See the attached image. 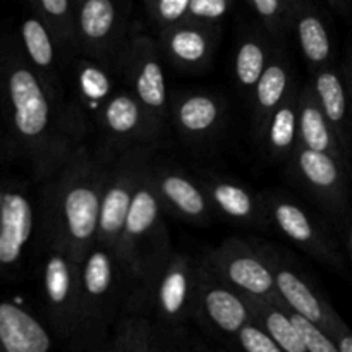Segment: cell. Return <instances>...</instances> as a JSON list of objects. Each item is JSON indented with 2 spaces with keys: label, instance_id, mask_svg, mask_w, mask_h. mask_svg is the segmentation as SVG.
Returning a JSON list of instances; mask_svg holds the SVG:
<instances>
[{
  "label": "cell",
  "instance_id": "1f68e13d",
  "mask_svg": "<svg viewBox=\"0 0 352 352\" xmlns=\"http://www.w3.org/2000/svg\"><path fill=\"white\" fill-rule=\"evenodd\" d=\"M256 12L265 30L274 36H280L291 30L296 0H248Z\"/></svg>",
  "mask_w": 352,
  "mask_h": 352
},
{
  "label": "cell",
  "instance_id": "7a4b0ae2",
  "mask_svg": "<svg viewBox=\"0 0 352 352\" xmlns=\"http://www.w3.org/2000/svg\"><path fill=\"white\" fill-rule=\"evenodd\" d=\"M105 148L81 146L47 179L38 201V230L43 248H55L81 261L96 244L100 201L110 162Z\"/></svg>",
  "mask_w": 352,
  "mask_h": 352
},
{
  "label": "cell",
  "instance_id": "8992f818",
  "mask_svg": "<svg viewBox=\"0 0 352 352\" xmlns=\"http://www.w3.org/2000/svg\"><path fill=\"white\" fill-rule=\"evenodd\" d=\"M256 246L260 248L274 272L280 301L294 311L318 323L336 342L339 352H352V330L349 325L330 305L329 299L318 291V287L309 280L298 261L284 250L272 244L256 241Z\"/></svg>",
  "mask_w": 352,
  "mask_h": 352
},
{
  "label": "cell",
  "instance_id": "f1b7e54d",
  "mask_svg": "<svg viewBox=\"0 0 352 352\" xmlns=\"http://www.w3.org/2000/svg\"><path fill=\"white\" fill-rule=\"evenodd\" d=\"M272 52L274 48L270 47L268 38L254 30H248L237 41L234 55V78L241 91L250 98L270 60Z\"/></svg>",
  "mask_w": 352,
  "mask_h": 352
},
{
  "label": "cell",
  "instance_id": "277c9868",
  "mask_svg": "<svg viewBox=\"0 0 352 352\" xmlns=\"http://www.w3.org/2000/svg\"><path fill=\"white\" fill-rule=\"evenodd\" d=\"M150 170L151 165L134 195L116 250L129 275L133 291L150 280L174 253L165 222L167 210L155 191Z\"/></svg>",
  "mask_w": 352,
  "mask_h": 352
},
{
  "label": "cell",
  "instance_id": "f546056e",
  "mask_svg": "<svg viewBox=\"0 0 352 352\" xmlns=\"http://www.w3.org/2000/svg\"><path fill=\"white\" fill-rule=\"evenodd\" d=\"M250 299L253 320H256L270 333V337L278 344L282 352H306L305 344H302L284 302L274 301V299Z\"/></svg>",
  "mask_w": 352,
  "mask_h": 352
},
{
  "label": "cell",
  "instance_id": "ac0fdd59",
  "mask_svg": "<svg viewBox=\"0 0 352 352\" xmlns=\"http://www.w3.org/2000/svg\"><path fill=\"white\" fill-rule=\"evenodd\" d=\"M220 30L217 23L182 19L172 26L162 28L158 45L162 55L174 67L188 72L205 71L213 60Z\"/></svg>",
  "mask_w": 352,
  "mask_h": 352
},
{
  "label": "cell",
  "instance_id": "f35d334b",
  "mask_svg": "<svg viewBox=\"0 0 352 352\" xmlns=\"http://www.w3.org/2000/svg\"><path fill=\"white\" fill-rule=\"evenodd\" d=\"M347 246H349V254L352 258V222H351V227H349V237H347Z\"/></svg>",
  "mask_w": 352,
  "mask_h": 352
},
{
  "label": "cell",
  "instance_id": "9a60e30c",
  "mask_svg": "<svg viewBox=\"0 0 352 352\" xmlns=\"http://www.w3.org/2000/svg\"><path fill=\"white\" fill-rule=\"evenodd\" d=\"M289 162L296 182L318 199L323 208L333 213H342L346 210L347 162L344 158L298 144Z\"/></svg>",
  "mask_w": 352,
  "mask_h": 352
},
{
  "label": "cell",
  "instance_id": "4dcf8cb0",
  "mask_svg": "<svg viewBox=\"0 0 352 352\" xmlns=\"http://www.w3.org/2000/svg\"><path fill=\"white\" fill-rule=\"evenodd\" d=\"M34 14L50 26L65 55L78 54L74 34V0H31Z\"/></svg>",
  "mask_w": 352,
  "mask_h": 352
},
{
  "label": "cell",
  "instance_id": "44dd1931",
  "mask_svg": "<svg viewBox=\"0 0 352 352\" xmlns=\"http://www.w3.org/2000/svg\"><path fill=\"white\" fill-rule=\"evenodd\" d=\"M19 45L24 57L41 76L52 91L64 102H69L67 88L62 78V57H67L58 45L54 31L38 14L24 17L19 28Z\"/></svg>",
  "mask_w": 352,
  "mask_h": 352
},
{
  "label": "cell",
  "instance_id": "7402d4cb",
  "mask_svg": "<svg viewBox=\"0 0 352 352\" xmlns=\"http://www.w3.org/2000/svg\"><path fill=\"white\" fill-rule=\"evenodd\" d=\"M309 82L323 113L336 131L340 146L346 155H349L352 150V113L342 65H336L333 62L323 65L313 72V79Z\"/></svg>",
  "mask_w": 352,
  "mask_h": 352
},
{
  "label": "cell",
  "instance_id": "e0dca14e",
  "mask_svg": "<svg viewBox=\"0 0 352 352\" xmlns=\"http://www.w3.org/2000/svg\"><path fill=\"white\" fill-rule=\"evenodd\" d=\"M150 174L155 191L168 213L198 226L212 220L215 210L199 177H195L177 165L157 160L151 164Z\"/></svg>",
  "mask_w": 352,
  "mask_h": 352
},
{
  "label": "cell",
  "instance_id": "5b68a950",
  "mask_svg": "<svg viewBox=\"0 0 352 352\" xmlns=\"http://www.w3.org/2000/svg\"><path fill=\"white\" fill-rule=\"evenodd\" d=\"M199 260L174 253L148 282L131 292L127 313L138 311L168 327H186L192 318Z\"/></svg>",
  "mask_w": 352,
  "mask_h": 352
},
{
  "label": "cell",
  "instance_id": "8d00e7d4",
  "mask_svg": "<svg viewBox=\"0 0 352 352\" xmlns=\"http://www.w3.org/2000/svg\"><path fill=\"white\" fill-rule=\"evenodd\" d=\"M342 71H344V76H346L347 91H349V102H351V113H352V45L347 48V52H346V58H344Z\"/></svg>",
  "mask_w": 352,
  "mask_h": 352
},
{
  "label": "cell",
  "instance_id": "d590c367",
  "mask_svg": "<svg viewBox=\"0 0 352 352\" xmlns=\"http://www.w3.org/2000/svg\"><path fill=\"white\" fill-rule=\"evenodd\" d=\"M232 7V0H191L186 19L219 23Z\"/></svg>",
  "mask_w": 352,
  "mask_h": 352
},
{
  "label": "cell",
  "instance_id": "8fae6325",
  "mask_svg": "<svg viewBox=\"0 0 352 352\" xmlns=\"http://www.w3.org/2000/svg\"><path fill=\"white\" fill-rule=\"evenodd\" d=\"M201 261L241 294L280 301L274 272L256 243L230 237L206 253Z\"/></svg>",
  "mask_w": 352,
  "mask_h": 352
},
{
  "label": "cell",
  "instance_id": "836d02e7",
  "mask_svg": "<svg viewBox=\"0 0 352 352\" xmlns=\"http://www.w3.org/2000/svg\"><path fill=\"white\" fill-rule=\"evenodd\" d=\"M230 346L246 352H282L278 344L272 339L270 333L256 320H251V322L244 323L237 330L236 336L232 337Z\"/></svg>",
  "mask_w": 352,
  "mask_h": 352
},
{
  "label": "cell",
  "instance_id": "6da1fadb",
  "mask_svg": "<svg viewBox=\"0 0 352 352\" xmlns=\"http://www.w3.org/2000/svg\"><path fill=\"white\" fill-rule=\"evenodd\" d=\"M0 105L16 150L40 181L60 170L82 144L85 120L52 91L21 45L0 48Z\"/></svg>",
  "mask_w": 352,
  "mask_h": 352
},
{
  "label": "cell",
  "instance_id": "484cf974",
  "mask_svg": "<svg viewBox=\"0 0 352 352\" xmlns=\"http://www.w3.org/2000/svg\"><path fill=\"white\" fill-rule=\"evenodd\" d=\"M294 88V76L287 55L280 48H274L270 60L251 95L254 133L258 134L268 116L287 98Z\"/></svg>",
  "mask_w": 352,
  "mask_h": 352
},
{
  "label": "cell",
  "instance_id": "3957f363",
  "mask_svg": "<svg viewBox=\"0 0 352 352\" xmlns=\"http://www.w3.org/2000/svg\"><path fill=\"white\" fill-rule=\"evenodd\" d=\"M133 284L116 251L96 243L81 260V302L74 339L81 351H105L117 320L127 313Z\"/></svg>",
  "mask_w": 352,
  "mask_h": 352
},
{
  "label": "cell",
  "instance_id": "7c38bea8",
  "mask_svg": "<svg viewBox=\"0 0 352 352\" xmlns=\"http://www.w3.org/2000/svg\"><path fill=\"white\" fill-rule=\"evenodd\" d=\"M192 320L212 336L230 342L237 330L253 320V313L248 296L230 287L199 260Z\"/></svg>",
  "mask_w": 352,
  "mask_h": 352
},
{
  "label": "cell",
  "instance_id": "ba28073f",
  "mask_svg": "<svg viewBox=\"0 0 352 352\" xmlns=\"http://www.w3.org/2000/svg\"><path fill=\"white\" fill-rule=\"evenodd\" d=\"M157 146H133L116 155L110 162L109 174L102 191L96 243L116 251L122 236L124 222L134 195L155 160Z\"/></svg>",
  "mask_w": 352,
  "mask_h": 352
},
{
  "label": "cell",
  "instance_id": "4316f807",
  "mask_svg": "<svg viewBox=\"0 0 352 352\" xmlns=\"http://www.w3.org/2000/svg\"><path fill=\"white\" fill-rule=\"evenodd\" d=\"M298 144L311 150L329 151L347 162V155L340 146L336 131L323 113L311 82L299 88L298 96Z\"/></svg>",
  "mask_w": 352,
  "mask_h": 352
},
{
  "label": "cell",
  "instance_id": "30bf717a",
  "mask_svg": "<svg viewBox=\"0 0 352 352\" xmlns=\"http://www.w3.org/2000/svg\"><path fill=\"white\" fill-rule=\"evenodd\" d=\"M41 292L50 327L58 339L71 344L79 320L81 261L55 248H43Z\"/></svg>",
  "mask_w": 352,
  "mask_h": 352
},
{
  "label": "cell",
  "instance_id": "cb8c5ba5",
  "mask_svg": "<svg viewBox=\"0 0 352 352\" xmlns=\"http://www.w3.org/2000/svg\"><path fill=\"white\" fill-rule=\"evenodd\" d=\"M52 346L50 332L36 316L16 302L0 301V351L47 352Z\"/></svg>",
  "mask_w": 352,
  "mask_h": 352
},
{
  "label": "cell",
  "instance_id": "2e32d148",
  "mask_svg": "<svg viewBox=\"0 0 352 352\" xmlns=\"http://www.w3.org/2000/svg\"><path fill=\"white\" fill-rule=\"evenodd\" d=\"M96 126L103 138L102 148L112 155L141 144H158L140 102L127 88L110 93L96 113Z\"/></svg>",
  "mask_w": 352,
  "mask_h": 352
},
{
  "label": "cell",
  "instance_id": "74e56055",
  "mask_svg": "<svg viewBox=\"0 0 352 352\" xmlns=\"http://www.w3.org/2000/svg\"><path fill=\"white\" fill-rule=\"evenodd\" d=\"M327 2H329L330 6L333 7V9H337V10H346L347 0H327Z\"/></svg>",
  "mask_w": 352,
  "mask_h": 352
},
{
  "label": "cell",
  "instance_id": "d6986e66",
  "mask_svg": "<svg viewBox=\"0 0 352 352\" xmlns=\"http://www.w3.org/2000/svg\"><path fill=\"white\" fill-rule=\"evenodd\" d=\"M186 327H168L144 313H124L113 325L105 351L164 352L189 349Z\"/></svg>",
  "mask_w": 352,
  "mask_h": 352
},
{
  "label": "cell",
  "instance_id": "5bb4252c",
  "mask_svg": "<svg viewBox=\"0 0 352 352\" xmlns=\"http://www.w3.org/2000/svg\"><path fill=\"white\" fill-rule=\"evenodd\" d=\"M263 201L268 226L320 263L336 268L342 265L333 239L308 210L282 195H267Z\"/></svg>",
  "mask_w": 352,
  "mask_h": 352
},
{
  "label": "cell",
  "instance_id": "4fadbf2b",
  "mask_svg": "<svg viewBox=\"0 0 352 352\" xmlns=\"http://www.w3.org/2000/svg\"><path fill=\"white\" fill-rule=\"evenodd\" d=\"M38 230V203L17 182L0 184V275H9L23 263Z\"/></svg>",
  "mask_w": 352,
  "mask_h": 352
},
{
  "label": "cell",
  "instance_id": "83f0119b",
  "mask_svg": "<svg viewBox=\"0 0 352 352\" xmlns=\"http://www.w3.org/2000/svg\"><path fill=\"white\" fill-rule=\"evenodd\" d=\"M298 96L299 88L296 86L256 134L265 151L275 160H289L298 146Z\"/></svg>",
  "mask_w": 352,
  "mask_h": 352
},
{
  "label": "cell",
  "instance_id": "e575fe53",
  "mask_svg": "<svg viewBox=\"0 0 352 352\" xmlns=\"http://www.w3.org/2000/svg\"><path fill=\"white\" fill-rule=\"evenodd\" d=\"M191 0H144L148 14L157 26L167 28L188 17Z\"/></svg>",
  "mask_w": 352,
  "mask_h": 352
},
{
  "label": "cell",
  "instance_id": "d6a6232c",
  "mask_svg": "<svg viewBox=\"0 0 352 352\" xmlns=\"http://www.w3.org/2000/svg\"><path fill=\"white\" fill-rule=\"evenodd\" d=\"M287 311L291 315L292 323H294L296 330H298L299 337H301L302 344H305L306 352H339L336 342L330 339L329 333L315 323L313 320H309L308 316L301 315V313L294 311L287 306Z\"/></svg>",
  "mask_w": 352,
  "mask_h": 352
},
{
  "label": "cell",
  "instance_id": "ffe728a7",
  "mask_svg": "<svg viewBox=\"0 0 352 352\" xmlns=\"http://www.w3.org/2000/svg\"><path fill=\"white\" fill-rule=\"evenodd\" d=\"M168 120L188 143H208L226 124V103L206 91L181 93L170 100Z\"/></svg>",
  "mask_w": 352,
  "mask_h": 352
},
{
  "label": "cell",
  "instance_id": "9c48e42d",
  "mask_svg": "<svg viewBox=\"0 0 352 352\" xmlns=\"http://www.w3.org/2000/svg\"><path fill=\"white\" fill-rule=\"evenodd\" d=\"M74 34L78 54L107 67H117L129 40L117 0H74Z\"/></svg>",
  "mask_w": 352,
  "mask_h": 352
},
{
  "label": "cell",
  "instance_id": "d4e9b609",
  "mask_svg": "<svg viewBox=\"0 0 352 352\" xmlns=\"http://www.w3.org/2000/svg\"><path fill=\"white\" fill-rule=\"evenodd\" d=\"M291 30L313 72L333 62V41L320 10L308 0H296Z\"/></svg>",
  "mask_w": 352,
  "mask_h": 352
},
{
  "label": "cell",
  "instance_id": "603a6c76",
  "mask_svg": "<svg viewBox=\"0 0 352 352\" xmlns=\"http://www.w3.org/2000/svg\"><path fill=\"white\" fill-rule=\"evenodd\" d=\"M215 213L243 226L267 227V208L263 198H256L243 184L215 174L199 175Z\"/></svg>",
  "mask_w": 352,
  "mask_h": 352
},
{
  "label": "cell",
  "instance_id": "52a82bcc",
  "mask_svg": "<svg viewBox=\"0 0 352 352\" xmlns=\"http://www.w3.org/2000/svg\"><path fill=\"white\" fill-rule=\"evenodd\" d=\"M117 69L126 81L127 89L136 96L146 116L151 133L160 143L168 120L170 100L167 91L162 50L157 40L148 34H133L119 58Z\"/></svg>",
  "mask_w": 352,
  "mask_h": 352
}]
</instances>
